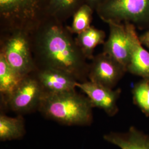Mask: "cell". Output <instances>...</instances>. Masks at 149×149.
Segmentation results:
<instances>
[{
    "label": "cell",
    "instance_id": "obj_1",
    "mask_svg": "<svg viewBox=\"0 0 149 149\" xmlns=\"http://www.w3.org/2000/svg\"><path fill=\"white\" fill-rule=\"evenodd\" d=\"M65 23L47 17L30 33L37 69L63 71L78 82L88 80L89 63Z\"/></svg>",
    "mask_w": 149,
    "mask_h": 149
},
{
    "label": "cell",
    "instance_id": "obj_2",
    "mask_svg": "<svg viewBox=\"0 0 149 149\" xmlns=\"http://www.w3.org/2000/svg\"><path fill=\"white\" fill-rule=\"evenodd\" d=\"M92 106L86 96L76 90L44 94L38 111L47 119L69 126L90 125L93 120Z\"/></svg>",
    "mask_w": 149,
    "mask_h": 149
},
{
    "label": "cell",
    "instance_id": "obj_3",
    "mask_svg": "<svg viewBox=\"0 0 149 149\" xmlns=\"http://www.w3.org/2000/svg\"><path fill=\"white\" fill-rule=\"evenodd\" d=\"M49 0H0V31L32 32L47 17Z\"/></svg>",
    "mask_w": 149,
    "mask_h": 149
},
{
    "label": "cell",
    "instance_id": "obj_4",
    "mask_svg": "<svg viewBox=\"0 0 149 149\" xmlns=\"http://www.w3.org/2000/svg\"><path fill=\"white\" fill-rule=\"evenodd\" d=\"M0 54L23 76L36 70L29 32L19 29L0 31Z\"/></svg>",
    "mask_w": 149,
    "mask_h": 149
},
{
    "label": "cell",
    "instance_id": "obj_5",
    "mask_svg": "<svg viewBox=\"0 0 149 149\" xmlns=\"http://www.w3.org/2000/svg\"><path fill=\"white\" fill-rule=\"evenodd\" d=\"M95 12L107 23L128 22L139 28H149V0H102Z\"/></svg>",
    "mask_w": 149,
    "mask_h": 149
},
{
    "label": "cell",
    "instance_id": "obj_6",
    "mask_svg": "<svg viewBox=\"0 0 149 149\" xmlns=\"http://www.w3.org/2000/svg\"><path fill=\"white\" fill-rule=\"evenodd\" d=\"M44 94L33 72L24 77L8 95L1 97V104L17 115L23 116L38 111Z\"/></svg>",
    "mask_w": 149,
    "mask_h": 149
},
{
    "label": "cell",
    "instance_id": "obj_7",
    "mask_svg": "<svg viewBox=\"0 0 149 149\" xmlns=\"http://www.w3.org/2000/svg\"><path fill=\"white\" fill-rule=\"evenodd\" d=\"M91 60L88 80L110 88L117 85L127 72L122 64L103 52Z\"/></svg>",
    "mask_w": 149,
    "mask_h": 149
},
{
    "label": "cell",
    "instance_id": "obj_8",
    "mask_svg": "<svg viewBox=\"0 0 149 149\" xmlns=\"http://www.w3.org/2000/svg\"><path fill=\"white\" fill-rule=\"evenodd\" d=\"M76 87L88 97L93 108L102 109L111 117L117 114L118 101L121 93L120 89L113 90L90 80L77 82Z\"/></svg>",
    "mask_w": 149,
    "mask_h": 149
},
{
    "label": "cell",
    "instance_id": "obj_9",
    "mask_svg": "<svg viewBox=\"0 0 149 149\" xmlns=\"http://www.w3.org/2000/svg\"><path fill=\"white\" fill-rule=\"evenodd\" d=\"M109 33L103 44V52L116 60L127 70L130 53V43L124 23L109 22Z\"/></svg>",
    "mask_w": 149,
    "mask_h": 149
},
{
    "label": "cell",
    "instance_id": "obj_10",
    "mask_svg": "<svg viewBox=\"0 0 149 149\" xmlns=\"http://www.w3.org/2000/svg\"><path fill=\"white\" fill-rule=\"evenodd\" d=\"M124 24L130 43V59L127 72L140 76L143 80L149 82V52L141 43L135 26L128 22Z\"/></svg>",
    "mask_w": 149,
    "mask_h": 149
},
{
    "label": "cell",
    "instance_id": "obj_11",
    "mask_svg": "<svg viewBox=\"0 0 149 149\" xmlns=\"http://www.w3.org/2000/svg\"><path fill=\"white\" fill-rule=\"evenodd\" d=\"M45 94L75 90L78 82L72 75L59 70L37 69L33 72Z\"/></svg>",
    "mask_w": 149,
    "mask_h": 149
},
{
    "label": "cell",
    "instance_id": "obj_12",
    "mask_svg": "<svg viewBox=\"0 0 149 149\" xmlns=\"http://www.w3.org/2000/svg\"><path fill=\"white\" fill-rule=\"evenodd\" d=\"M104 139L121 149H149V137L134 127L126 133H110Z\"/></svg>",
    "mask_w": 149,
    "mask_h": 149
},
{
    "label": "cell",
    "instance_id": "obj_13",
    "mask_svg": "<svg viewBox=\"0 0 149 149\" xmlns=\"http://www.w3.org/2000/svg\"><path fill=\"white\" fill-rule=\"evenodd\" d=\"M106 37V33L103 30L91 26L77 34L75 40L86 58L91 60L94 57L95 49L98 45L104 44Z\"/></svg>",
    "mask_w": 149,
    "mask_h": 149
},
{
    "label": "cell",
    "instance_id": "obj_14",
    "mask_svg": "<svg viewBox=\"0 0 149 149\" xmlns=\"http://www.w3.org/2000/svg\"><path fill=\"white\" fill-rule=\"evenodd\" d=\"M85 3H87V0H49L47 17L65 23Z\"/></svg>",
    "mask_w": 149,
    "mask_h": 149
},
{
    "label": "cell",
    "instance_id": "obj_15",
    "mask_svg": "<svg viewBox=\"0 0 149 149\" xmlns=\"http://www.w3.org/2000/svg\"><path fill=\"white\" fill-rule=\"evenodd\" d=\"M26 133L25 123L22 115L11 117L3 113L0 115V140L12 141L21 139Z\"/></svg>",
    "mask_w": 149,
    "mask_h": 149
},
{
    "label": "cell",
    "instance_id": "obj_16",
    "mask_svg": "<svg viewBox=\"0 0 149 149\" xmlns=\"http://www.w3.org/2000/svg\"><path fill=\"white\" fill-rule=\"evenodd\" d=\"M13 69L0 54V93L1 97L8 95L24 78Z\"/></svg>",
    "mask_w": 149,
    "mask_h": 149
},
{
    "label": "cell",
    "instance_id": "obj_17",
    "mask_svg": "<svg viewBox=\"0 0 149 149\" xmlns=\"http://www.w3.org/2000/svg\"><path fill=\"white\" fill-rule=\"evenodd\" d=\"M94 12L95 10L87 3L82 6L74 13L71 25L68 26L71 33L77 35L90 28Z\"/></svg>",
    "mask_w": 149,
    "mask_h": 149
},
{
    "label": "cell",
    "instance_id": "obj_18",
    "mask_svg": "<svg viewBox=\"0 0 149 149\" xmlns=\"http://www.w3.org/2000/svg\"><path fill=\"white\" fill-rule=\"evenodd\" d=\"M134 103L146 116H149V82L141 80L132 90Z\"/></svg>",
    "mask_w": 149,
    "mask_h": 149
},
{
    "label": "cell",
    "instance_id": "obj_19",
    "mask_svg": "<svg viewBox=\"0 0 149 149\" xmlns=\"http://www.w3.org/2000/svg\"><path fill=\"white\" fill-rule=\"evenodd\" d=\"M141 44L149 49V29L139 37Z\"/></svg>",
    "mask_w": 149,
    "mask_h": 149
},
{
    "label": "cell",
    "instance_id": "obj_20",
    "mask_svg": "<svg viewBox=\"0 0 149 149\" xmlns=\"http://www.w3.org/2000/svg\"><path fill=\"white\" fill-rule=\"evenodd\" d=\"M102 0H87V3L95 10H96L97 6L101 2Z\"/></svg>",
    "mask_w": 149,
    "mask_h": 149
}]
</instances>
